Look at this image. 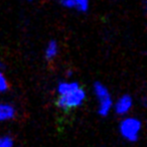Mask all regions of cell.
I'll use <instances>...</instances> for the list:
<instances>
[{
	"mask_svg": "<svg viewBox=\"0 0 147 147\" xmlns=\"http://www.w3.org/2000/svg\"><path fill=\"white\" fill-rule=\"evenodd\" d=\"M86 91L82 87H79L78 89L67 93V94L59 95L57 99V106L61 110L69 112L73 109H77L82 106L86 101Z\"/></svg>",
	"mask_w": 147,
	"mask_h": 147,
	"instance_id": "6da1fadb",
	"label": "cell"
},
{
	"mask_svg": "<svg viewBox=\"0 0 147 147\" xmlns=\"http://www.w3.org/2000/svg\"><path fill=\"white\" fill-rule=\"evenodd\" d=\"M142 127V121L140 119L127 116L121 120L119 124V132L124 140L134 143L140 138Z\"/></svg>",
	"mask_w": 147,
	"mask_h": 147,
	"instance_id": "7a4b0ae2",
	"label": "cell"
},
{
	"mask_svg": "<svg viewBox=\"0 0 147 147\" xmlns=\"http://www.w3.org/2000/svg\"><path fill=\"white\" fill-rule=\"evenodd\" d=\"M94 94L98 101V114L101 117H107L112 111L114 104L109 89L102 83L96 82L94 84Z\"/></svg>",
	"mask_w": 147,
	"mask_h": 147,
	"instance_id": "3957f363",
	"label": "cell"
},
{
	"mask_svg": "<svg viewBox=\"0 0 147 147\" xmlns=\"http://www.w3.org/2000/svg\"><path fill=\"white\" fill-rule=\"evenodd\" d=\"M133 107V98L128 94L122 95L113 104L115 113L119 116H126Z\"/></svg>",
	"mask_w": 147,
	"mask_h": 147,
	"instance_id": "277c9868",
	"label": "cell"
},
{
	"mask_svg": "<svg viewBox=\"0 0 147 147\" xmlns=\"http://www.w3.org/2000/svg\"><path fill=\"white\" fill-rule=\"evenodd\" d=\"M16 115L14 106L9 103H0V123L10 121Z\"/></svg>",
	"mask_w": 147,
	"mask_h": 147,
	"instance_id": "5b68a950",
	"label": "cell"
},
{
	"mask_svg": "<svg viewBox=\"0 0 147 147\" xmlns=\"http://www.w3.org/2000/svg\"><path fill=\"white\" fill-rule=\"evenodd\" d=\"M80 86L78 82H73V81H63V82L59 83L57 87V95H63L69 92L78 89Z\"/></svg>",
	"mask_w": 147,
	"mask_h": 147,
	"instance_id": "8992f818",
	"label": "cell"
},
{
	"mask_svg": "<svg viewBox=\"0 0 147 147\" xmlns=\"http://www.w3.org/2000/svg\"><path fill=\"white\" fill-rule=\"evenodd\" d=\"M57 55H59V45L53 39V40H49L45 51V59L47 61H53V59H55L57 57Z\"/></svg>",
	"mask_w": 147,
	"mask_h": 147,
	"instance_id": "52a82bcc",
	"label": "cell"
},
{
	"mask_svg": "<svg viewBox=\"0 0 147 147\" xmlns=\"http://www.w3.org/2000/svg\"><path fill=\"white\" fill-rule=\"evenodd\" d=\"M90 8V0H75V9L79 12L85 13Z\"/></svg>",
	"mask_w": 147,
	"mask_h": 147,
	"instance_id": "ba28073f",
	"label": "cell"
},
{
	"mask_svg": "<svg viewBox=\"0 0 147 147\" xmlns=\"http://www.w3.org/2000/svg\"><path fill=\"white\" fill-rule=\"evenodd\" d=\"M9 89V83L7 81L5 75L0 71V94H3V93L7 92Z\"/></svg>",
	"mask_w": 147,
	"mask_h": 147,
	"instance_id": "9c48e42d",
	"label": "cell"
},
{
	"mask_svg": "<svg viewBox=\"0 0 147 147\" xmlns=\"http://www.w3.org/2000/svg\"><path fill=\"white\" fill-rule=\"evenodd\" d=\"M0 147H13V139L10 136H1Z\"/></svg>",
	"mask_w": 147,
	"mask_h": 147,
	"instance_id": "30bf717a",
	"label": "cell"
},
{
	"mask_svg": "<svg viewBox=\"0 0 147 147\" xmlns=\"http://www.w3.org/2000/svg\"><path fill=\"white\" fill-rule=\"evenodd\" d=\"M59 4L67 9H75V0H59Z\"/></svg>",
	"mask_w": 147,
	"mask_h": 147,
	"instance_id": "8fae6325",
	"label": "cell"
},
{
	"mask_svg": "<svg viewBox=\"0 0 147 147\" xmlns=\"http://www.w3.org/2000/svg\"><path fill=\"white\" fill-rule=\"evenodd\" d=\"M1 67H2V61H0V69H1Z\"/></svg>",
	"mask_w": 147,
	"mask_h": 147,
	"instance_id": "7c38bea8",
	"label": "cell"
},
{
	"mask_svg": "<svg viewBox=\"0 0 147 147\" xmlns=\"http://www.w3.org/2000/svg\"><path fill=\"white\" fill-rule=\"evenodd\" d=\"M27 1H32V0H27Z\"/></svg>",
	"mask_w": 147,
	"mask_h": 147,
	"instance_id": "4fadbf2b",
	"label": "cell"
}]
</instances>
